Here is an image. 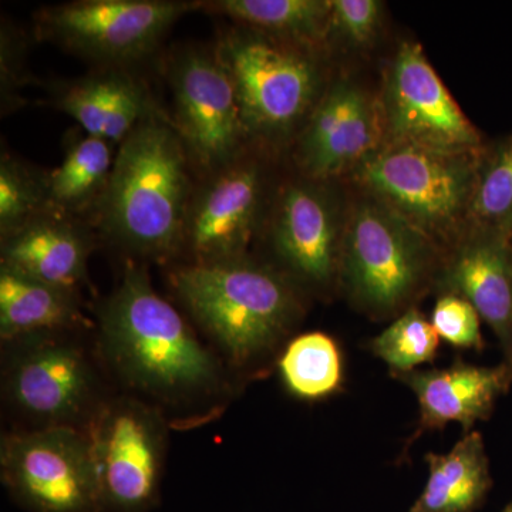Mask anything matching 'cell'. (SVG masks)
Returning a JSON list of instances; mask_svg holds the SVG:
<instances>
[{
  "mask_svg": "<svg viewBox=\"0 0 512 512\" xmlns=\"http://www.w3.org/2000/svg\"><path fill=\"white\" fill-rule=\"evenodd\" d=\"M177 128L154 107L120 144L109 183L92 212L100 235L137 258L181 254L194 185Z\"/></svg>",
  "mask_w": 512,
  "mask_h": 512,
  "instance_id": "cell-2",
  "label": "cell"
},
{
  "mask_svg": "<svg viewBox=\"0 0 512 512\" xmlns=\"http://www.w3.org/2000/svg\"><path fill=\"white\" fill-rule=\"evenodd\" d=\"M0 477L29 512H101L99 484L86 431L18 429L0 444Z\"/></svg>",
  "mask_w": 512,
  "mask_h": 512,
  "instance_id": "cell-10",
  "label": "cell"
},
{
  "mask_svg": "<svg viewBox=\"0 0 512 512\" xmlns=\"http://www.w3.org/2000/svg\"><path fill=\"white\" fill-rule=\"evenodd\" d=\"M382 12L377 0H330L329 32L355 46L369 45L379 32Z\"/></svg>",
  "mask_w": 512,
  "mask_h": 512,
  "instance_id": "cell-29",
  "label": "cell"
},
{
  "mask_svg": "<svg viewBox=\"0 0 512 512\" xmlns=\"http://www.w3.org/2000/svg\"><path fill=\"white\" fill-rule=\"evenodd\" d=\"M76 332L35 336L3 345L2 393L20 429L73 427L86 431L110 399L96 350L89 352Z\"/></svg>",
  "mask_w": 512,
  "mask_h": 512,
  "instance_id": "cell-5",
  "label": "cell"
},
{
  "mask_svg": "<svg viewBox=\"0 0 512 512\" xmlns=\"http://www.w3.org/2000/svg\"><path fill=\"white\" fill-rule=\"evenodd\" d=\"M416 394L420 406L419 430H441L448 423L463 426L464 433L488 419L501 394L512 382L508 365L480 367L457 363L447 369L412 370L396 375Z\"/></svg>",
  "mask_w": 512,
  "mask_h": 512,
  "instance_id": "cell-18",
  "label": "cell"
},
{
  "mask_svg": "<svg viewBox=\"0 0 512 512\" xmlns=\"http://www.w3.org/2000/svg\"><path fill=\"white\" fill-rule=\"evenodd\" d=\"M96 316L97 356L124 394L160 410L171 429L221 416L234 394L231 370L154 289L146 266L127 259Z\"/></svg>",
  "mask_w": 512,
  "mask_h": 512,
  "instance_id": "cell-1",
  "label": "cell"
},
{
  "mask_svg": "<svg viewBox=\"0 0 512 512\" xmlns=\"http://www.w3.org/2000/svg\"><path fill=\"white\" fill-rule=\"evenodd\" d=\"M439 248L389 207L369 197L345 224L340 275L350 295L373 315L400 311L424 288Z\"/></svg>",
  "mask_w": 512,
  "mask_h": 512,
  "instance_id": "cell-7",
  "label": "cell"
},
{
  "mask_svg": "<svg viewBox=\"0 0 512 512\" xmlns=\"http://www.w3.org/2000/svg\"><path fill=\"white\" fill-rule=\"evenodd\" d=\"M174 127L192 165L205 175L244 154L248 137L237 90L217 47L192 46L171 62Z\"/></svg>",
  "mask_w": 512,
  "mask_h": 512,
  "instance_id": "cell-11",
  "label": "cell"
},
{
  "mask_svg": "<svg viewBox=\"0 0 512 512\" xmlns=\"http://www.w3.org/2000/svg\"><path fill=\"white\" fill-rule=\"evenodd\" d=\"M279 372L289 392L301 399L329 396L342 383V357L338 345L322 332L296 336L279 357Z\"/></svg>",
  "mask_w": 512,
  "mask_h": 512,
  "instance_id": "cell-24",
  "label": "cell"
},
{
  "mask_svg": "<svg viewBox=\"0 0 512 512\" xmlns=\"http://www.w3.org/2000/svg\"><path fill=\"white\" fill-rule=\"evenodd\" d=\"M26 39L18 30L2 28V100L3 109H10V103L18 97L26 76Z\"/></svg>",
  "mask_w": 512,
  "mask_h": 512,
  "instance_id": "cell-30",
  "label": "cell"
},
{
  "mask_svg": "<svg viewBox=\"0 0 512 512\" xmlns=\"http://www.w3.org/2000/svg\"><path fill=\"white\" fill-rule=\"evenodd\" d=\"M96 235L80 218L53 210L2 237L0 265L59 288L79 292Z\"/></svg>",
  "mask_w": 512,
  "mask_h": 512,
  "instance_id": "cell-17",
  "label": "cell"
},
{
  "mask_svg": "<svg viewBox=\"0 0 512 512\" xmlns=\"http://www.w3.org/2000/svg\"><path fill=\"white\" fill-rule=\"evenodd\" d=\"M342 225L335 198L323 181L285 185L275 202L271 241L282 274L293 284L323 289L340 274Z\"/></svg>",
  "mask_w": 512,
  "mask_h": 512,
  "instance_id": "cell-14",
  "label": "cell"
},
{
  "mask_svg": "<svg viewBox=\"0 0 512 512\" xmlns=\"http://www.w3.org/2000/svg\"><path fill=\"white\" fill-rule=\"evenodd\" d=\"M471 231L512 237V133L481 153L468 220Z\"/></svg>",
  "mask_w": 512,
  "mask_h": 512,
  "instance_id": "cell-25",
  "label": "cell"
},
{
  "mask_svg": "<svg viewBox=\"0 0 512 512\" xmlns=\"http://www.w3.org/2000/svg\"><path fill=\"white\" fill-rule=\"evenodd\" d=\"M57 109L69 114L84 133L116 144L154 109L147 87L124 69H109L64 82L55 92Z\"/></svg>",
  "mask_w": 512,
  "mask_h": 512,
  "instance_id": "cell-19",
  "label": "cell"
},
{
  "mask_svg": "<svg viewBox=\"0 0 512 512\" xmlns=\"http://www.w3.org/2000/svg\"><path fill=\"white\" fill-rule=\"evenodd\" d=\"M113 144L89 134H72L63 163L47 174L50 207L60 214L80 218L99 202L109 183L114 158Z\"/></svg>",
  "mask_w": 512,
  "mask_h": 512,
  "instance_id": "cell-22",
  "label": "cell"
},
{
  "mask_svg": "<svg viewBox=\"0 0 512 512\" xmlns=\"http://www.w3.org/2000/svg\"><path fill=\"white\" fill-rule=\"evenodd\" d=\"M481 316L476 308L461 296L444 293L434 306L431 325L441 339L460 349H483L480 329Z\"/></svg>",
  "mask_w": 512,
  "mask_h": 512,
  "instance_id": "cell-28",
  "label": "cell"
},
{
  "mask_svg": "<svg viewBox=\"0 0 512 512\" xmlns=\"http://www.w3.org/2000/svg\"><path fill=\"white\" fill-rule=\"evenodd\" d=\"M187 0H76L36 13V32L74 55L124 69L150 55L185 13Z\"/></svg>",
  "mask_w": 512,
  "mask_h": 512,
  "instance_id": "cell-9",
  "label": "cell"
},
{
  "mask_svg": "<svg viewBox=\"0 0 512 512\" xmlns=\"http://www.w3.org/2000/svg\"><path fill=\"white\" fill-rule=\"evenodd\" d=\"M480 153H450L383 144L355 170L370 197L389 207L440 248L468 234Z\"/></svg>",
  "mask_w": 512,
  "mask_h": 512,
  "instance_id": "cell-4",
  "label": "cell"
},
{
  "mask_svg": "<svg viewBox=\"0 0 512 512\" xmlns=\"http://www.w3.org/2000/svg\"><path fill=\"white\" fill-rule=\"evenodd\" d=\"M444 293L476 308L510 355L512 345V237L471 231L453 248L441 271Z\"/></svg>",
  "mask_w": 512,
  "mask_h": 512,
  "instance_id": "cell-16",
  "label": "cell"
},
{
  "mask_svg": "<svg viewBox=\"0 0 512 512\" xmlns=\"http://www.w3.org/2000/svg\"><path fill=\"white\" fill-rule=\"evenodd\" d=\"M50 210L47 174L3 153L0 160V237Z\"/></svg>",
  "mask_w": 512,
  "mask_h": 512,
  "instance_id": "cell-26",
  "label": "cell"
},
{
  "mask_svg": "<svg viewBox=\"0 0 512 512\" xmlns=\"http://www.w3.org/2000/svg\"><path fill=\"white\" fill-rule=\"evenodd\" d=\"M429 480L409 512H474L491 488L483 437L466 434L447 454L430 453Z\"/></svg>",
  "mask_w": 512,
  "mask_h": 512,
  "instance_id": "cell-21",
  "label": "cell"
},
{
  "mask_svg": "<svg viewBox=\"0 0 512 512\" xmlns=\"http://www.w3.org/2000/svg\"><path fill=\"white\" fill-rule=\"evenodd\" d=\"M215 47L237 90L248 138L278 140L308 120L320 90L309 47L245 28L222 33Z\"/></svg>",
  "mask_w": 512,
  "mask_h": 512,
  "instance_id": "cell-6",
  "label": "cell"
},
{
  "mask_svg": "<svg viewBox=\"0 0 512 512\" xmlns=\"http://www.w3.org/2000/svg\"><path fill=\"white\" fill-rule=\"evenodd\" d=\"M170 423L136 397L111 396L86 429L101 512H148L160 500Z\"/></svg>",
  "mask_w": 512,
  "mask_h": 512,
  "instance_id": "cell-8",
  "label": "cell"
},
{
  "mask_svg": "<svg viewBox=\"0 0 512 512\" xmlns=\"http://www.w3.org/2000/svg\"><path fill=\"white\" fill-rule=\"evenodd\" d=\"M185 311L229 370H247L274 353L301 318L296 285L247 256L178 264L168 275Z\"/></svg>",
  "mask_w": 512,
  "mask_h": 512,
  "instance_id": "cell-3",
  "label": "cell"
},
{
  "mask_svg": "<svg viewBox=\"0 0 512 512\" xmlns=\"http://www.w3.org/2000/svg\"><path fill=\"white\" fill-rule=\"evenodd\" d=\"M265 204L261 164L241 154L194 188L185 218L181 255L185 264H208L247 256Z\"/></svg>",
  "mask_w": 512,
  "mask_h": 512,
  "instance_id": "cell-13",
  "label": "cell"
},
{
  "mask_svg": "<svg viewBox=\"0 0 512 512\" xmlns=\"http://www.w3.org/2000/svg\"><path fill=\"white\" fill-rule=\"evenodd\" d=\"M241 28L306 47L329 33L330 0H217L202 3Z\"/></svg>",
  "mask_w": 512,
  "mask_h": 512,
  "instance_id": "cell-23",
  "label": "cell"
},
{
  "mask_svg": "<svg viewBox=\"0 0 512 512\" xmlns=\"http://www.w3.org/2000/svg\"><path fill=\"white\" fill-rule=\"evenodd\" d=\"M387 143L480 153L483 141L419 43L404 42L387 70L382 104Z\"/></svg>",
  "mask_w": 512,
  "mask_h": 512,
  "instance_id": "cell-12",
  "label": "cell"
},
{
  "mask_svg": "<svg viewBox=\"0 0 512 512\" xmlns=\"http://www.w3.org/2000/svg\"><path fill=\"white\" fill-rule=\"evenodd\" d=\"M508 366H510L511 370H512V345H511L510 355H508Z\"/></svg>",
  "mask_w": 512,
  "mask_h": 512,
  "instance_id": "cell-31",
  "label": "cell"
},
{
  "mask_svg": "<svg viewBox=\"0 0 512 512\" xmlns=\"http://www.w3.org/2000/svg\"><path fill=\"white\" fill-rule=\"evenodd\" d=\"M439 343V333L431 322L419 309L410 308L373 340L372 350L392 372L400 375L433 362Z\"/></svg>",
  "mask_w": 512,
  "mask_h": 512,
  "instance_id": "cell-27",
  "label": "cell"
},
{
  "mask_svg": "<svg viewBox=\"0 0 512 512\" xmlns=\"http://www.w3.org/2000/svg\"><path fill=\"white\" fill-rule=\"evenodd\" d=\"M79 292L37 281L0 265V339L3 345L86 326Z\"/></svg>",
  "mask_w": 512,
  "mask_h": 512,
  "instance_id": "cell-20",
  "label": "cell"
},
{
  "mask_svg": "<svg viewBox=\"0 0 512 512\" xmlns=\"http://www.w3.org/2000/svg\"><path fill=\"white\" fill-rule=\"evenodd\" d=\"M382 106L360 87L339 82L320 96L298 140V163L308 178L326 181L359 167L383 146Z\"/></svg>",
  "mask_w": 512,
  "mask_h": 512,
  "instance_id": "cell-15",
  "label": "cell"
},
{
  "mask_svg": "<svg viewBox=\"0 0 512 512\" xmlns=\"http://www.w3.org/2000/svg\"><path fill=\"white\" fill-rule=\"evenodd\" d=\"M503 512H512V503Z\"/></svg>",
  "mask_w": 512,
  "mask_h": 512,
  "instance_id": "cell-32",
  "label": "cell"
}]
</instances>
